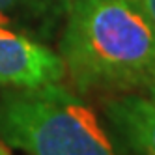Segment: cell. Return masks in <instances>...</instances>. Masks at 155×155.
Instances as JSON below:
<instances>
[{"instance_id":"8992f818","label":"cell","mask_w":155,"mask_h":155,"mask_svg":"<svg viewBox=\"0 0 155 155\" xmlns=\"http://www.w3.org/2000/svg\"><path fill=\"white\" fill-rule=\"evenodd\" d=\"M137 4V8L144 13L146 21L150 23V26L155 32V0H133Z\"/></svg>"},{"instance_id":"277c9868","label":"cell","mask_w":155,"mask_h":155,"mask_svg":"<svg viewBox=\"0 0 155 155\" xmlns=\"http://www.w3.org/2000/svg\"><path fill=\"white\" fill-rule=\"evenodd\" d=\"M107 116L135 155H155V99L124 95L107 103Z\"/></svg>"},{"instance_id":"6da1fadb","label":"cell","mask_w":155,"mask_h":155,"mask_svg":"<svg viewBox=\"0 0 155 155\" xmlns=\"http://www.w3.org/2000/svg\"><path fill=\"white\" fill-rule=\"evenodd\" d=\"M60 56L82 92L131 90L155 71V32L133 0H68Z\"/></svg>"},{"instance_id":"52a82bcc","label":"cell","mask_w":155,"mask_h":155,"mask_svg":"<svg viewBox=\"0 0 155 155\" xmlns=\"http://www.w3.org/2000/svg\"><path fill=\"white\" fill-rule=\"evenodd\" d=\"M148 86H150V92H151V95H153V99H155V71H153V75H151Z\"/></svg>"},{"instance_id":"5b68a950","label":"cell","mask_w":155,"mask_h":155,"mask_svg":"<svg viewBox=\"0 0 155 155\" xmlns=\"http://www.w3.org/2000/svg\"><path fill=\"white\" fill-rule=\"evenodd\" d=\"M68 8V0H0V26L41 32Z\"/></svg>"},{"instance_id":"7a4b0ae2","label":"cell","mask_w":155,"mask_h":155,"mask_svg":"<svg viewBox=\"0 0 155 155\" xmlns=\"http://www.w3.org/2000/svg\"><path fill=\"white\" fill-rule=\"evenodd\" d=\"M0 140L30 155H118L94 110L58 82L0 95Z\"/></svg>"},{"instance_id":"3957f363","label":"cell","mask_w":155,"mask_h":155,"mask_svg":"<svg viewBox=\"0 0 155 155\" xmlns=\"http://www.w3.org/2000/svg\"><path fill=\"white\" fill-rule=\"evenodd\" d=\"M64 75L60 54L23 32L0 26V86L39 88L60 82Z\"/></svg>"}]
</instances>
